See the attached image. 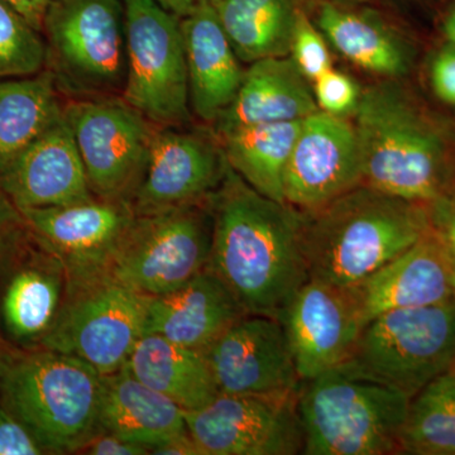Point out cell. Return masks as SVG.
<instances>
[{
    "mask_svg": "<svg viewBox=\"0 0 455 455\" xmlns=\"http://www.w3.org/2000/svg\"><path fill=\"white\" fill-rule=\"evenodd\" d=\"M212 228V199L136 215L104 272L148 298L173 291L209 267Z\"/></svg>",
    "mask_w": 455,
    "mask_h": 455,
    "instance_id": "ba28073f",
    "label": "cell"
},
{
    "mask_svg": "<svg viewBox=\"0 0 455 455\" xmlns=\"http://www.w3.org/2000/svg\"><path fill=\"white\" fill-rule=\"evenodd\" d=\"M427 211L431 229L439 236L448 254L455 293V193L430 204Z\"/></svg>",
    "mask_w": 455,
    "mask_h": 455,
    "instance_id": "d590c367",
    "label": "cell"
},
{
    "mask_svg": "<svg viewBox=\"0 0 455 455\" xmlns=\"http://www.w3.org/2000/svg\"><path fill=\"white\" fill-rule=\"evenodd\" d=\"M65 116L92 194L132 203L145 175L157 125L123 98L68 100Z\"/></svg>",
    "mask_w": 455,
    "mask_h": 455,
    "instance_id": "8fae6325",
    "label": "cell"
},
{
    "mask_svg": "<svg viewBox=\"0 0 455 455\" xmlns=\"http://www.w3.org/2000/svg\"><path fill=\"white\" fill-rule=\"evenodd\" d=\"M301 381L348 361L364 328L348 290L309 278L278 316Z\"/></svg>",
    "mask_w": 455,
    "mask_h": 455,
    "instance_id": "e0dca14e",
    "label": "cell"
},
{
    "mask_svg": "<svg viewBox=\"0 0 455 455\" xmlns=\"http://www.w3.org/2000/svg\"><path fill=\"white\" fill-rule=\"evenodd\" d=\"M245 315L235 295L208 267L179 289L149 298L143 335H161L204 353Z\"/></svg>",
    "mask_w": 455,
    "mask_h": 455,
    "instance_id": "44dd1931",
    "label": "cell"
},
{
    "mask_svg": "<svg viewBox=\"0 0 455 455\" xmlns=\"http://www.w3.org/2000/svg\"><path fill=\"white\" fill-rule=\"evenodd\" d=\"M347 290L364 326L386 311L455 299L448 254L431 228L411 247Z\"/></svg>",
    "mask_w": 455,
    "mask_h": 455,
    "instance_id": "ffe728a7",
    "label": "cell"
},
{
    "mask_svg": "<svg viewBox=\"0 0 455 455\" xmlns=\"http://www.w3.org/2000/svg\"><path fill=\"white\" fill-rule=\"evenodd\" d=\"M401 454L455 455V367L410 400Z\"/></svg>",
    "mask_w": 455,
    "mask_h": 455,
    "instance_id": "f546056e",
    "label": "cell"
},
{
    "mask_svg": "<svg viewBox=\"0 0 455 455\" xmlns=\"http://www.w3.org/2000/svg\"><path fill=\"white\" fill-rule=\"evenodd\" d=\"M453 367H455V357H454V362H453Z\"/></svg>",
    "mask_w": 455,
    "mask_h": 455,
    "instance_id": "bcb514c9",
    "label": "cell"
},
{
    "mask_svg": "<svg viewBox=\"0 0 455 455\" xmlns=\"http://www.w3.org/2000/svg\"><path fill=\"white\" fill-rule=\"evenodd\" d=\"M3 2L11 5L14 11L25 17L36 29L42 33V22H44L47 0H3Z\"/></svg>",
    "mask_w": 455,
    "mask_h": 455,
    "instance_id": "ab89813d",
    "label": "cell"
},
{
    "mask_svg": "<svg viewBox=\"0 0 455 455\" xmlns=\"http://www.w3.org/2000/svg\"><path fill=\"white\" fill-rule=\"evenodd\" d=\"M310 2L311 20L344 59L381 80H401L410 73L414 50L381 14L358 2Z\"/></svg>",
    "mask_w": 455,
    "mask_h": 455,
    "instance_id": "7402d4cb",
    "label": "cell"
},
{
    "mask_svg": "<svg viewBox=\"0 0 455 455\" xmlns=\"http://www.w3.org/2000/svg\"><path fill=\"white\" fill-rule=\"evenodd\" d=\"M353 123L362 185L425 206L455 193L453 133L401 80L362 92Z\"/></svg>",
    "mask_w": 455,
    "mask_h": 455,
    "instance_id": "7a4b0ae2",
    "label": "cell"
},
{
    "mask_svg": "<svg viewBox=\"0 0 455 455\" xmlns=\"http://www.w3.org/2000/svg\"><path fill=\"white\" fill-rule=\"evenodd\" d=\"M455 299L386 311L359 335L348 361L353 370L412 398L453 367Z\"/></svg>",
    "mask_w": 455,
    "mask_h": 455,
    "instance_id": "52a82bcc",
    "label": "cell"
},
{
    "mask_svg": "<svg viewBox=\"0 0 455 455\" xmlns=\"http://www.w3.org/2000/svg\"><path fill=\"white\" fill-rule=\"evenodd\" d=\"M410 398L348 364L301 381L305 455L401 454Z\"/></svg>",
    "mask_w": 455,
    "mask_h": 455,
    "instance_id": "5b68a950",
    "label": "cell"
},
{
    "mask_svg": "<svg viewBox=\"0 0 455 455\" xmlns=\"http://www.w3.org/2000/svg\"><path fill=\"white\" fill-rule=\"evenodd\" d=\"M228 169L220 140L208 125H157L132 208L136 215H149L206 202L223 184Z\"/></svg>",
    "mask_w": 455,
    "mask_h": 455,
    "instance_id": "5bb4252c",
    "label": "cell"
},
{
    "mask_svg": "<svg viewBox=\"0 0 455 455\" xmlns=\"http://www.w3.org/2000/svg\"><path fill=\"white\" fill-rule=\"evenodd\" d=\"M26 224L68 268V278L106 271L136 212L124 200L92 197L86 202L23 209Z\"/></svg>",
    "mask_w": 455,
    "mask_h": 455,
    "instance_id": "ac0fdd59",
    "label": "cell"
},
{
    "mask_svg": "<svg viewBox=\"0 0 455 455\" xmlns=\"http://www.w3.org/2000/svg\"><path fill=\"white\" fill-rule=\"evenodd\" d=\"M99 431L145 445L151 454V449L188 430L181 407L123 366L101 374Z\"/></svg>",
    "mask_w": 455,
    "mask_h": 455,
    "instance_id": "d4e9b609",
    "label": "cell"
},
{
    "mask_svg": "<svg viewBox=\"0 0 455 455\" xmlns=\"http://www.w3.org/2000/svg\"><path fill=\"white\" fill-rule=\"evenodd\" d=\"M3 349H4V343L0 339V355H2Z\"/></svg>",
    "mask_w": 455,
    "mask_h": 455,
    "instance_id": "7bdbcfd3",
    "label": "cell"
},
{
    "mask_svg": "<svg viewBox=\"0 0 455 455\" xmlns=\"http://www.w3.org/2000/svg\"><path fill=\"white\" fill-rule=\"evenodd\" d=\"M214 8L243 64L289 55L298 0H220Z\"/></svg>",
    "mask_w": 455,
    "mask_h": 455,
    "instance_id": "f1b7e54d",
    "label": "cell"
},
{
    "mask_svg": "<svg viewBox=\"0 0 455 455\" xmlns=\"http://www.w3.org/2000/svg\"><path fill=\"white\" fill-rule=\"evenodd\" d=\"M440 28L444 36L445 44L455 46V0H451L447 11L443 14Z\"/></svg>",
    "mask_w": 455,
    "mask_h": 455,
    "instance_id": "b9f144b4",
    "label": "cell"
},
{
    "mask_svg": "<svg viewBox=\"0 0 455 455\" xmlns=\"http://www.w3.org/2000/svg\"><path fill=\"white\" fill-rule=\"evenodd\" d=\"M429 84L438 100L455 108V46L445 44L431 57Z\"/></svg>",
    "mask_w": 455,
    "mask_h": 455,
    "instance_id": "836d02e7",
    "label": "cell"
},
{
    "mask_svg": "<svg viewBox=\"0 0 455 455\" xmlns=\"http://www.w3.org/2000/svg\"><path fill=\"white\" fill-rule=\"evenodd\" d=\"M427 2H444V0H427Z\"/></svg>",
    "mask_w": 455,
    "mask_h": 455,
    "instance_id": "f6af8a7d",
    "label": "cell"
},
{
    "mask_svg": "<svg viewBox=\"0 0 455 455\" xmlns=\"http://www.w3.org/2000/svg\"><path fill=\"white\" fill-rule=\"evenodd\" d=\"M187 55L188 101L194 118L212 127L232 104L245 68L212 5L180 18Z\"/></svg>",
    "mask_w": 455,
    "mask_h": 455,
    "instance_id": "603a6c76",
    "label": "cell"
},
{
    "mask_svg": "<svg viewBox=\"0 0 455 455\" xmlns=\"http://www.w3.org/2000/svg\"><path fill=\"white\" fill-rule=\"evenodd\" d=\"M151 454L155 455H203L202 451L190 435V433L180 434L178 436H173L151 449Z\"/></svg>",
    "mask_w": 455,
    "mask_h": 455,
    "instance_id": "f35d334b",
    "label": "cell"
},
{
    "mask_svg": "<svg viewBox=\"0 0 455 455\" xmlns=\"http://www.w3.org/2000/svg\"><path fill=\"white\" fill-rule=\"evenodd\" d=\"M289 55L311 84L333 68L328 41L300 5L296 14Z\"/></svg>",
    "mask_w": 455,
    "mask_h": 455,
    "instance_id": "1f68e13d",
    "label": "cell"
},
{
    "mask_svg": "<svg viewBox=\"0 0 455 455\" xmlns=\"http://www.w3.org/2000/svg\"><path fill=\"white\" fill-rule=\"evenodd\" d=\"M124 366L184 411L202 409L220 395L205 355L161 335H142Z\"/></svg>",
    "mask_w": 455,
    "mask_h": 455,
    "instance_id": "484cf974",
    "label": "cell"
},
{
    "mask_svg": "<svg viewBox=\"0 0 455 455\" xmlns=\"http://www.w3.org/2000/svg\"><path fill=\"white\" fill-rule=\"evenodd\" d=\"M302 121L239 128L218 136L230 169L262 196L284 203L283 180Z\"/></svg>",
    "mask_w": 455,
    "mask_h": 455,
    "instance_id": "83f0119b",
    "label": "cell"
},
{
    "mask_svg": "<svg viewBox=\"0 0 455 455\" xmlns=\"http://www.w3.org/2000/svg\"><path fill=\"white\" fill-rule=\"evenodd\" d=\"M317 110L313 85L291 56L267 57L247 65L232 104L211 128L220 136L251 125L304 121Z\"/></svg>",
    "mask_w": 455,
    "mask_h": 455,
    "instance_id": "cb8c5ba5",
    "label": "cell"
},
{
    "mask_svg": "<svg viewBox=\"0 0 455 455\" xmlns=\"http://www.w3.org/2000/svg\"><path fill=\"white\" fill-rule=\"evenodd\" d=\"M101 374L56 350L0 355V398L47 455L77 454L98 433Z\"/></svg>",
    "mask_w": 455,
    "mask_h": 455,
    "instance_id": "277c9868",
    "label": "cell"
},
{
    "mask_svg": "<svg viewBox=\"0 0 455 455\" xmlns=\"http://www.w3.org/2000/svg\"><path fill=\"white\" fill-rule=\"evenodd\" d=\"M46 70L68 100L122 98L127 77L123 0H47Z\"/></svg>",
    "mask_w": 455,
    "mask_h": 455,
    "instance_id": "8992f818",
    "label": "cell"
},
{
    "mask_svg": "<svg viewBox=\"0 0 455 455\" xmlns=\"http://www.w3.org/2000/svg\"><path fill=\"white\" fill-rule=\"evenodd\" d=\"M127 77L123 100L158 127L191 124L180 18L157 0H123Z\"/></svg>",
    "mask_w": 455,
    "mask_h": 455,
    "instance_id": "30bf717a",
    "label": "cell"
},
{
    "mask_svg": "<svg viewBox=\"0 0 455 455\" xmlns=\"http://www.w3.org/2000/svg\"><path fill=\"white\" fill-rule=\"evenodd\" d=\"M335 2H361V0H335Z\"/></svg>",
    "mask_w": 455,
    "mask_h": 455,
    "instance_id": "ee69618b",
    "label": "cell"
},
{
    "mask_svg": "<svg viewBox=\"0 0 455 455\" xmlns=\"http://www.w3.org/2000/svg\"><path fill=\"white\" fill-rule=\"evenodd\" d=\"M148 300L106 272L68 278L64 307L42 347L83 359L100 374L116 372L142 338Z\"/></svg>",
    "mask_w": 455,
    "mask_h": 455,
    "instance_id": "9c48e42d",
    "label": "cell"
},
{
    "mask_svg": "<svg viewBox=\"0 0 455 455\" xmlns=\"http://www.w3.org/2000/svg\"><path fill=\"white\" fill-rule=\"evenodd\" d=\"M25 226L26 220L22 212L0 188V251Z\"/></svg>",
    "mask_w": 455,
    "mask_h": 455,
    "instance_id": "74e56055",
    "label": "cell"
},
{
    "mask_svg": "<svg viewBox=\"0 0 455 455\" xmlns=\"http://www.w3.org/2000/svg\"><path fill=\"white\" fill-rule=\"evenodd\" d=\"M220 394L290 395L300 387L289 339L276 317L247 315L204 352Z\"/></svg>",
    "mask_w": 455,
    "mask_h": 455,
    "instance_id": "2e32d148",
    "label": "cell"
},
{
    "mask_svg": "<svg viewBox=\"0 0 455 455\" xmlns=\"http://www.w3.org/2000/svg\"><path fill=\"white\" fill-rule=\"evenodd\" d=\"M66 99L44 68L0 79V173L65 114Z\"/></svg>",
    "mask_w": 455,
    "mask_h": 455,
    "instance_id": "4316f807",
    "label": "cell"
},
{
    "mask_svg": "<svg viewBox=\"0 0 455 455\" xmlns=\"http://www.w3.org/2000/svg\"><path fill=\"white\" fill-rule=\"evenodd\" d=\"M314 97L319 110L337 116L355 114L362 92L348 75L331 68L313 83Z\"/></svg>",
    "mask_w": 455,
    "mask_h": 455,
    "instance_id": "d6a6232c",
    "label": "cell"
},
{
    "mask_svg": "<svg viewBox=\"0 0 455 455\" xmlns=\"http://www.w3.org/2000/svg\"><path fill=\"white\" fill-rule=\"evenodd\" d=\"M298 392L218 395L202 409L184 411L188 433L203 455L302 454Z\"/></svg>",
    "mask_w": 455,
    "mask_h": 455,
    "instance_id": "4fadbf2b",
    "label": "cell"
},
{
    "mask_svg": "<svg viewBox=\"0 0 455 455\" xmlns=\"http://www.w3.org/2000/svg\"><path fill=\"white\" fill-rule=\"evenodd\" d=\"M77 454L86 455H148L149 449L110 433H99L79 449Z\"/></svg>",
    "mask_w": 455,
    "mask_h": 455,
    "instance_id": "8d00e7d4",
    "label": "cell"
},
{
    "mask_svg": "<svg viewBox=\"0 0 455 455\" xmlns=\"http://www.w3.org/2000/svg\"><path fill=\"white\" fill-rule=\"evenodd\" d=\"M46 57L42 33L0 0V79L41 73L46 68Z\"/></svg>",
    "mask_w": 455,
    "mask_h": 455,
    "instance_id": "4dcf8cb0",
    "label": "cell"
},
{
    "mask_svg": "<svg viewBox=\"0 0 455 455\" xmlns=\"http://www.w3.org/2000/svg\"><path fill=\"white\" fill-rule=\"evenodd\" d=\"M68 272L55 251L20 228L0 251V339L16 349L40 348L61 313Z\"/></svg>",
    "mask_w": 455,
    "mask_h": 455,
    "instance_id": "7c38bea8",
    "label": "cell"
},
{
    "mask_svg": "<svg viewBox=\"0 0 455 455\" xmlns=\"http://www.w3.org/2000/svg\"><path fill=\"white\" fill-rule=\"evenodd\" d=\"M362 185L357 131L348 116L322 110L305 118L283 180L284 203L311 212Z\"/></svg>",
    "mask_w": 455,
    "mask_h": 455,
    "instance_id": "9a60e30c",
    "label": "cell"
},
{
    "mask_svg": "<svg viewBox=\"0 0 455 455\" xmlns=\"http://www.w3.org/2000/svg\"><path fill=\"white\" fill-rule=\"evenodd\" d=\"M0 455H46L0 398Z\"/></svg>",
    "mask_w": 455,
    "mask_h": 455,
    "instance_id": "e575fe53",
    "label": "cell"
},
{
    "mask_svg": "<svg viewBox=\"0 0 455 455\" xmlns=\"http://www.w3.org/2000/svg\"><path fill=\"white\" fill-rule=\"evenodd\" d=\"M0 188L20 211L95 197L65 114L0 173Z\"/></svg>",
    "mask_w": 455,
    "mask_h": 455,
    "instance_id": "d6986e66",
    "label": "cell"
},
{
    "mask_svg": "<svg viewBox=\"0 0 455 455\" xmlns=\"http://www.w3.org/2000/svg\"><path fill=\"white\" fill-rule=\"evenodd\" d=\"M302 212L309 278L348 289L430 230L427 206L359 185L322 208Z\"/></svg>",
    "mask_w": 455,
    "mask_h": 455,
    "instance_id": "3957f363",
    "label": "cell"
},
{
    "mask_svg": "<svg viewBox=\"0 0 455 455\" xmlns=\"http://www.w3.org/2000/svg\"><path fill=\"white\" fill-rule=\"evenodd\" d=\"M209 268L245 313L280 316L309 280L302 248V212L262 196L235 171L212 196Z\"/></svg>",
    "mask_w": 455,
    "mask_h": 455,
    "instance_id": "6da1fadb",
    "label": "cell"
},
{
    "mask_svg": "<svg viewBox=\"0 0 455 455\" xmlns=\"http://www.w3.org/2000/svg\"><path fill=\"white\" fill-rule=\"evenodd\" d=\"M157 2L170 13L175 14L179 18H184L205 5L214 7L220 0H157Z\"/></svg>",
    "mask_w": 455,
    "mask_h": 455,
    "instance_id": "60d3db41",
    "label": "cell"
}]
</instances>
